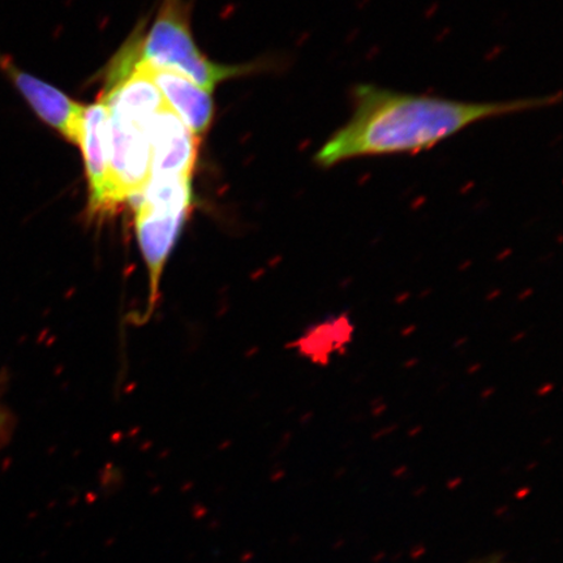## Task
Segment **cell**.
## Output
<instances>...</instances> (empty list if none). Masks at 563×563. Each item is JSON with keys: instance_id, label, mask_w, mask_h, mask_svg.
<instances>
[{"instance_id": "2", "label": "cell", "mask_w": 563, "mask_h": 563, "mask_svg": "<svg viewBox=\"0 0 563 563\" xmlns=\"http://www.w3.org/2000/svg\"><path fill=\"white\" fill-rule=\"evenodd\" d=\"M137 200V241L149 278V298L156 299L167 260L191 212V177L152 176Z\"/></svg>"}, {"instance_id": "10", "label": "cell", "mask_w": 563, "mask_h": 563, "mask_svg": "<svg viewBox=\"0 0 563 563\" xmlns=\"http://www.w3.org/2000/svg\"><path fill=\"white\" fill-rule=\"evenodd\" d=\"M12 418L9 411L0 407V448H2L11 438Z\"/></svg>"}, {"instance_id": "6", "label": "cell", "mask_w": 563, "mask_h": 563, "mask_svg": "<svg viewBox=\"0 0 563 563\" xmlns=\"http://www.w3.org/2000/svg\"><path fill=\"white\" fill-rule=\"evenodd\" d=\"M79 145L88 177L89 211L100 216L116 212L110 178L109 112L103 99L85 107Z\"/></svg>"}, {"instance_id": "1", "label": "cell", "mask_w": 563, "mask_h": 563, "mask_svg": "<svg viewBox=\"0 0 563 563\" xmlns=\"http://www.w3.org/2000/svg\"><path fill=\"white\" fill-rule=\"evenodd\" d=\"M559 103L560 94L471 103L357 84L351 91L350 118L314 153L313 163L328 170L350 160L414 156L475 124Z\"/></svg>"}, {"instance_id": "3", "label": "cell", "mask_w": 563, "mask_h": 563, "mask_svg": "<svg viewBox=\"0 0 563 563\" xmlns=\"http://www.w3.org/2000/svg\"><path fill=\"white\" fill-rule=\"evenodd\" d=\"M137 53L141 62L180 73L209 92L224 80L250 71V67L213 63L199 50L182 0H165L144 43H137Z\"/></svg>"}, {"instance_id": "7", "label": "cell", "mask_w": 563, "mask_h": 563, "mask_svg": "<svg viewBox=\"0 0 563 563\" xmlns=\"http://www.w3.org/2000/svg\"><path fill=\"white\" fill-rule=\"evenodd\" d=\"M197 139L170 107L159 110L149 125L151 177H191L197 159Z\"/></svg>"}, {"instance_id": "11", "label": "cell", "mask_w": 563, "mask_h": 563, "mask_svg": "<svg viewBox=\"0 0 563 563\" xmlns=\"http://www.w3.org/2000/svg\"><path fill=\"white\" fill-rule=\"evenodd\" d=\"M472 563H506V562L502 561V559L499 558V555H493V558H488V559L480 560L478 562H472Z\"/></svg>"}, {"instance_id": "5", "label": "cell", "mask_w": 563, "mask_h": 563, "mask_svg": "<svg viewBox=\"0 0 563 563\" xmlns=\"http://www.w3.org/2000/svg\"><path fill=\"white\" fill-rule=\"evenodd\" d=\"M0 72L22 96L46 125L71 143L79 144L85 107L76 104L62 91L33 76L11 57L0 51Z\"/></svg>"}, {"instance_id": "9", "label": "cell", "mask_w": 563, "mask_h": 563, "mask_svg": "<svg viewBox=\"0 0 563 563\" xmlns=\"http://www.w3.org/2000/svg\"><path fill=\"white\" fill-rule=\"evenodd\" d=\"M355 324L347 313L342 312L313 324L294 342L292 347L300 357L312 364L326 367L335 357L344 355L352 344Z\"/></svg>"}, {"instance_id": "8", "label": "cell", "mask_w": 563, "mask_h": 563, "mask_svg": "<svg viewBox=\"0 0 563 563\" xmlns=\"http://www.w3.org/2000/svg\"><path fill=\"white\" fill-rule=\"evenodd\" d=\"M143 63L154 84L163 93L166 106L183 120L194 135H204L213 118L211 92L201 88L180 73Z\"/></svg>"}, {"instance_id": "4", "label": "cell", "mask_w": 563, "mask_h": 563, "mask_svg": "<svg viewBox=\"0 0 563 563\" xmlns=\"http://www.w3.org/2000/svg\"><path fill=\"white\" fill-rule=\"evenodd\" d=\"M109 112V154L116 207L137 199L151 178L149 124Z\"/></svg>"}]
</instances>
